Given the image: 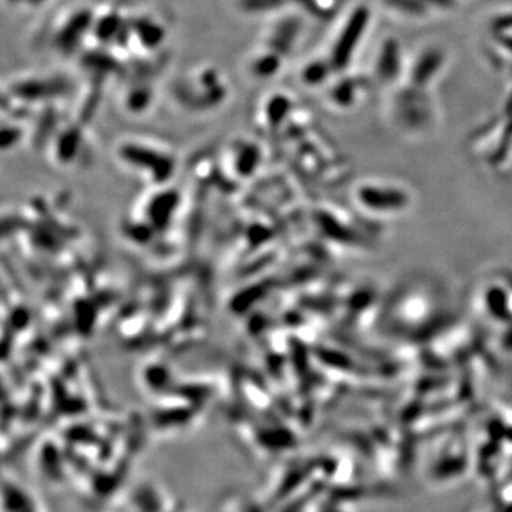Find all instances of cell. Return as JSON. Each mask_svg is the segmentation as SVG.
Instances as JSON below:
<instances>
[{
    "mask_svg": "<svg viewBox=\"0 0 512 512\" xmlns=\"http://www.w3.org/2000/svg\"><path fill=\"white\" fill-rule=\"evenodd\" d=\"M353 202L375 218H397L409 214L414 195L409 185L389 178H367L353 190Z\"/></svg>",
    "mask_w": 512,
    "mask_h": 512,
    "instance_id": "cell-1",
    "label": "cell"
},
{
    "mask_svg": "<svg viewBox=\"0 0 512 512\" xmlns=\"http://www.w3.org/2000/svg\"><path fill=\"white\" fill-rule=\"evenodd\" d=\"M151 97H153V89L148 84H138L128 90L127 96L124 97V104L130 109L143 110L150 106Z\"/></svg>",
    "mask_w": 512,
    "mask_h": 512,
    "instance_id": "cell-2",
    "label": "cell"
}]
</instances>
